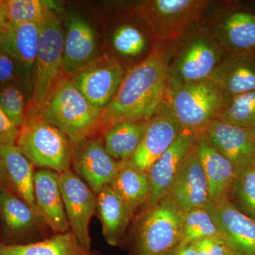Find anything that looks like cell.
<instances>
[{
    "label": "cell",
    "instance_id": "41",
    "mask_svg": "<svg viewBox=\"0 0 255 255\" xmlns=\"http://www.w3.org/2000/svg\"><path fill=\"white\" fill-rule=\"evenodd\" d=\"M225 255H231V253H229V252H228V253H226V254Z\"/></svg>",
    "mask_w": 255,
    "mask_h": 255
},
{
    "label": "cell",
    "instance_id": "36",
    "mask_svg": "<svg viewBox=\"0 0 255 255\" xmlns=\"http://www.w3.org/2000/svg\"><path fill=\"white\" fill-rule=\"evenodd\" d=\"M199 255H225L228 248L221 236H214L193 242Z\"/></svg>",
    "mask_w": 255,
    "mask_h": 255
},
{
    "label": "cell",
    "instance_id": "21",
    "mask_svg": "<svg viewBox=\"0 0 255 255\" xmlns=\"http://www.w3.org/2000/svg\"><path fill=\"white\" fill-rule=\"evenodd\" d=\"M98 58L97 37L91 25L81 16H72L64 41L63 68L65 76L71 78Z\"/></svg>",
    "mask_w": 255,
    "mask_h": 255
},
{
    "label": "cell",
    "instance_id": "39",
    "mask_svg": "<svg viewBox=\"0 0 255 255\" xmlns=\"http://www.w3.org/2000/svg\"><path fill=\"white\" fill-rule=\"evenodd\" d=\"M7 21L4 11H3L2 6H1V1H0V36H1Z\"/></svg>",
    "mask_w": 255,
    "mask_h": 255
},
{
    "label": "cell",
    "instance_id": "12",
    "mask_svg": "<svg viewBox=\"0 0 255 255\" xmlns=\"http://www.w3.org/2000/svg\"><path fill=\"white\" fill-rule=\"evenodd\" d=\"M125 74L117 60L105 55L70 78L92 105L104 110L113 100Z\"/></svg>",
    "mask_w": 255,
    "mask_h": 255
},
{
    "label": "cell",
    "instance_id": "8",
    "mask_svg": "<svg viewBox=\"0 0 255 255\" xmlns=\"http://www.w3.org/2000/svg\"><path fill=\"white\" fill-rule=\"evenodd\" d=\"M202 21L228 54L255 52V13L228 1H209Z\"/></svg>",
    "mask_w": 255,
    "mask_h": 255
},
{
    "label": "cell",
    "instance_id": "26",
    "mask_svg": "<svg viewBox=\"0 0 255 255\" xmlns=\"http://www.w3.org/2000/svg\"><path fill=\"white\" fill-rule=\"evenodd\" d=\"M0 159L8 188L38 216L35 204L33 164L16 145H0Z\"/></svg>",
    "mask_w": 255,
    "mask_h": 255
},
{
    "label": "cell",
    "instance_id": "4",
    "mask_svg": "<svg viewBox=\"0 0 255 255\" xmlns=\"http://www.w3.org/2000/svg\"><path fill=\"white\" fill-rule=\"evenodd\" d=\"M102 111L92 105L67 78L57 87L40 115L47 123L61 130L73 143L96 135Z\"/></svg>",
    "mask_w": 255,
    "mask_h": 255
},
{
    "label": "cell",
    "instance_id": "22",
    "mask_svg": "<svg viewBox=\"0 0 255 255\" xmlns=\"http://www.w3.org/2000/svg\"><path fill=\"white\" fill-rule=\"evenodd\" d=\"M0 215L6 231V239L2 243L27 244L38 241L33 231L44 223L9 188L0 190Z\"/></svg>",
    "mask_w": 255,
    "mask_h": 255
},
{
    "label": "cell",
    "instance_id": "16",
    "mask_svg": "<svg viewBox=\"0 0 255 255\" xmlns=\"http://www.w3.org/2000/svg\"><path fill=\"white\" fill-rule=\"evenodd\" d=\"M166 197L184 214L197 208H206L209 204V187L205 172L194 146L184 159Z\"/></svg>",
    "mask_w": 255,
    "mask_h": 255
},
{
    "label": "cell",
    "instance_id": "23",
    "mask_svg": "<svg viewBox=\"0 0 255 255\" xmlns=\"http://www.w3.org/2000/svg\"><path fill=\"white\" fill-rule=\"evenodd\" d=\"M211 81L223 100L255 90V52L227 54L214 72Z\"/></svg>",
    "mask_w": 255,
    "mask_h": 255
},
{
    "label": "cell",
    "instance_id": "5",
    "mask_svg": "<svg viewBox=\"0 0 255 255\" xmlns=\"http://www.w3.org/2000/svg\"><path fill=\"white\" fill-rule=\"evenodd\" d=\"M16 145L33 166L62 173L70 169L72 144L58 128L26 110Z\"/></svg>",
    "mask_w": 255,
    "mask_h": 255
},
{
    "label": "cell",
    "instance_id": "9",
    "mask_svg": "<svg viewBox=\"0 0 255 255\" xmlns=\"http://www.w3.org/2000/svg\"><path fill=\"white\" fill-rule=\"evenodd\" d=\"M209 0H148L133 11L150 26L156 43H171L202 19Z\"/></svg>",
    "mask_w": 255,
    "mask_h": 255
},
{
    "label": "cell",
    "instance_id": "19",
    "mask_svg": "<svg viewBox=\"0 0 255 255\" xmlns=\"http://www.w3.org/2000/svg\"><path fill=\"white\" fill-rule=\"evenodd\" d=\"M194 149L205 172L210 203L229 200L237 177L236 167L209 142L205 133L196 138Z\"/></svg>",
    "mask_w": 255,
    "mask_h": 255
},
{
    "label": "cell",
    "instance_id": "25",
    "mask_svg": "<svg viewBox=\"0 0 255 255\" xmlns=\"http://www.w3.org/2000/svg\"><path fill=\"white\" fill-rule=\"evenodd\" d=\"M97 211L106 241L112 246L123 243L133 213L119 194L107 186L97 194Z\"/></svg>",
    "mask_w": 255,
    "mask_h": 255
},
{
    "label": "cell",
    "instance_id": "32",
    "mask_svg": "<svg viewBox=\"0 0 255 255\" xmlns=\"http://www.w3.org/2000/svg\"><path fill=\"white\" fill-rule=\"evenodd\" d=\"M221 236L212 216L206 208H197L184 214L179 244L204 238Z\"/></svg>",
    "mask_w": 255,
    "mask_h": 255
},
{
    "label": "cell",
    "instance_id": "35",
    "mask_svg": "<svg viewBox=\"0 0 255 255\" xmlns=\"http://www.w3.org/2000/svg\"><path fill=\"white\" fill-rule=\"evenodd\" d=\"M19 85L26 88L17 64L0 48V87Z\"/></svg>",
    "mask_w": 255,
    "mask_h": 255
},
{
    "label": "cell",
    "instance_id": "38",
    "mask_svg": "<svg viewBox=\"0 0 255 255\" xmlns=\"http://www.w3.org/2000/svg\"><path fill=\"white\" fill-rule=\"evenodd\" d=\"M167 255H199L192 243L179 244Z\"/></svg>",
    "mask_w": 255,
    "mask_h": 255
},
{
    "label": "cell",
    "instance_id": "31",
    "mask_svg": "<svg viewBox=\"0 0 255 255\" xmlns=\"http://www.w3.org/2000/svg\"><path fill=\"white\" fill-rule=\"evenodd\" d=\"M8 21L40 24L52 11L50 1L41 0H0Z\"/></svg>",
    "mask_w": 255,
    "mask_h": 255
},
{
    "label": "cell",
    "instance_id": "17",
    "mask_svg": "<svg viewBox=\"0 0 255 255\" xmlns=\"http://www.w3.org/2000/svg\"><path fill=\"white\" fill-rule=\"evenodd\" d=\"M196 138L194 133L183 129L173 143L151 166L147 172L151 195L145 207L157 204L168 195L183 162L194 147Z\"/></svg>",
    "mask_w": 255,
    "mask_h": 255
},
{
    "label": "cell",
    "instance_id": "11",
    "mask_svg": "<svg viewBox=\"0 0 255 255\" xmlns=\"http://www.w3.org/2000/svg\"><path fill=\"white\" fill-rule=\"evenodd\" d=\"M59 184L71 232L81 246L90 250V223L97 211V195L71 169L59 174Z\"/></svg>",
    "mask_w": 255,
    "mask_h": 255
},
{
    "label": "cell",
    "instance_id": "13",
    "mask_svg": "<svg viewBox=\"0 0 255 255\" xmlns=\"http://www.w3.org/2000/svg\"><path fill=\"white\" fill-rule=\"evenodd\" d=\"M183 128L167 102L157 107L148 120V126L141 143L128 164L142 172H148L151 166L173 143Z\"/></svg>",
    "mask_w": 255,
    "mask_h": 255
},
{
    "label": "cell",
    "instance_id": "14",
    "mask_svg": "<svg viewBox=\"0 0 255 255\" xmlns=\"http://www.w3.org/2000/svg\"><path fill=\"white\" fill-rule=\"evenodd\" d=\"M212 216L228 251L232 255H255V221L229 200L209 203Z\"/></svg>",
    "mask_w": 255,
    "mask_h": 255
},
{
    "label": "cell",
    "instance_id": "2",
    "mask_svg": "<svg viewBox=\"0 0 255 255\" xmlns=\"http://www.w3.org/2000/svg\"><path fill=\"white\" fill-rule=\"evenodd\" d=\"M227 54L201 19L169 43L167 87L211 80Z\"/></svg>",
    "mask_w": 255,
    "mask_h": 255
},
{
    "label": "cell",
    "instance_id": "7",
    "mask_svg": "<svg viewBox=\"0 0 255 255\" xmlns=\"http://www.w3.org/2000/svg\"><path fill=\"white\" fill-rule=\"evenodd\" d=\"M223 100L221 92L211 80L167 87L164 97L182 128L196 137L205 133L209 124L217 118Z\"/></svg>",
    "mask_w": 255,
    "mask_h": 255
},
{
    "label": "cell",
    "instance_id": "40",
    "mask_svg": "<svg viewBox=\"0 0 255 255\" xmlns=\"http://www.w3.org/2000/svg\"><path fill=\"white\" fill-rule=\"evenodd\" d=\"M5 188H8L7 183H6V178H5L1 159H0V190L4 189Z\"/></svg>",
    "mask_w": 255,
    "mask_h": 255
},
{
    "label": "cell",
    "instance_id": "24",
    "mask_svg": "<svg viewBox=\"0 0 255 255\" xmlns=\"http://www.w3.org/2000/svg\"><path fill=\"white\" fill-rule=\"evenodd\" d=\"M111 42L117 55L114 59L118 62L119 58L134 61L135 65L147 58L157 46L145 20L140 24L130 21L118 23L112 32Z\"/></svg>",
    "mask_w": 255,
    "mask_h": 255
},
{
    "label": "cell",
    "instance_id": "42",
    "mask_svg": "<svg viewBox=\"0 0 255 255\" xmlns=\"http://www.w3.org/2000/svg\"><path fill=\"white\" fill-rule=\"evenodd\" d=\"M254 163H255V159H254Z\"/></svg>",
    "mask_w": 255,
    "mask_h": 255
},
{
    "label": "cell",
    "instance_id": "1",
    "mask_svg": "<svg viewBox=\"0 0 255 255\" xmlns=\"http://www.w3.org/2000/svg\"><path fill=\"white\" fill-rule=\"evenodd\" d=\"M169 43H157L145 60L128 69L110 105L102 111L100 130L126 121H148L165 97Z\"/></svg>",
    "mask_w": 255,
    "mask_h": 255
},
{
    "label": "cell",
    "instance_id": "6",
    "mask_svg": "<svg viewBox=\"0 0 255 255\" xmlns=\"http://www.w3.org/2000/svg\"><path fill=\"white\" fill-rule=\"evenodd\" d=\"M184 213L165 197L139 216L130 255H167L179 246Z\"/></svg>",
    "mask_w": 255,
    "mask_h": 255
},
{
    "label": "cell",
    "instance_id": "29",
    "mask_svg": "<svg viewBox=\"0 0 255 255\" xmlns=\"http://www.w3.org/2000/svg\"><path fill=\"white\" fill-rule=\"evenodd\" d=\"M148 121H126L112 126L104 132V144L114 158H131L145 136Z\"/></svg>",
    "mask_w": 255,
    "mask_h": 255
},
{
    "label": "cell",
    "instance_id": "20",
    "mask_svg": "<svg viewBox=\"0 0 255 255\" xmlns=\"http://www.w3.org/2000/svg\"><path fill=\"white\" fill-rule=\"evenodd\" d=\"M37 213L54 234L70 231L62 198L59 173L50 169L36 171L33 179Z\"/></svg>",
    "mask_w": 255,
    "mask_h": 255
},
{
    "label": "cell",
    "instance_id": "28",
    "mask_svg": "<svg viewBox=\"0 0 255 255\" xmlns=\"http://www.w3.org/2000/svg\"><path fill=\"white\" fill-rule=\"evenodd\" d=\"M120 162L121 168L110 186L135 214L150 199V178L147 172L138 170L126 161Z\"/></svg>",
    "mask_w": 255,
    "mask_h": 255
},
{
    "label": "cell",
    "instance_id": "10",
    "mask_svg": "<svg viewBox=\"0 0 255 255\" xmlns=\"http://www.w3.org/2000/svg\"><path fill=\"white\" fill-rule=\"evenodd\" d=\"M71 144L74 172L97 195L112 184L122 164L107 152L102 137L93 135Z\"/></svg>",
    "mask_w": 255,
    "mask_h": 255
},
{
    "label": "cell",
    "instance_id": "30",
    "mask_svg": "<svg viewBox=\"0 0 255 255\" xmlns=\"http://www.w3.org/2000/svg\"><path fill=\"white\" fill-rule=\"evenodd\" d=\"M217 118L233 125L255 129V90L223 100Z\"/></svg>",
    "mask_w": 255,
    "mask_h": 255
},
{
    "label": "cell",
    "instance_id": "37",
    "mask_svg": "<svg viewBox=\"0 0 255 255\" xmlns=\"http://www.w3.org/2000/svg\"><path fill=\"white\" fill-rule=\"evenodd\" d=\"M19 127L15 125L0 108V145H16Z\"/></svg>",
    "mask_w": 255,
    "mask_h": 255
},
{
    "label": "cell",
    "instance_id": "27",
    "mask_svg": "<svg viewBox=\"0 0 255 255\" xmlns=\"http://www.w3.org/2000/svg\"><path fill=\"white\" fill-rule=\"evenodd\" d=\"M0 255H102L84 248L71 231L27 244L0 243Z\"/></svg>",
    "mask_w": 255,
    "mask_h": 255
},
{
    "label": "cell",
    "instance_id": "34",
    "mask_svg": "<svg viewBox=\"0 0 255 255\" xmlns=\"http://www.w3.org/2000/svg\"><path fill=\"white\" fill-rule=\"evenodd\" d=\"M22 88L19 85L0 87V108L19 128L24 122L27 110Z\"/></svg>",
    "mask_w": 255,
    "mask_h": 255
},
{
    "label": "cell",
    "instance_id": "33",
    "mask_svg": "<svg viewBox=\"0 0 255 255\" xmlns=\"http://www.w3.org/2000/svg\"><path fill=\"white\" fill-rule=\"evenodd\" d=\"M229 201L255 221V165L254 162L237 173Z\"/></svg>",
    "mask_w": 255,
    "mask_h": 255
},
{
    "label": "cell",
    "instance_id": "15",
    "mask_svg": "<svg viewBox=\"0 0 255 255\" xmlns=\"http://www.w3.org/2000/svg\"><path fill=\"white\" fill-rule=\"evenodd\" d=\"M205 134L208 140L236 167L237 173L254 162L255 129L215 119Z\"/></svg>",
    "mask_w": 255,
    "mask_h": 255
},
{
    "label": "cell",
    "instance_id": "18",
    "mask_svg": "<svg viewBox=\"0 0 255 255\" xmlns=\"http://www.w3.org/2000/svg\"><path fill=\"white\" fill-rule=\"evenodd\" d=\"M40 26L7 21L0 36V48L17 64L31 96L33 70L38 52Z\"/></svg>",
    "mask_w": 255,
    "mask_h": 255
},
{
    "label": "cell",
    "instance_id": "3",
    "mask_svg": "<svg viewBox=\"0 0 255 255\" xmlns=\"http://www.w3.org/2000/svg\"><path fill=\"white\" fill-rule=\"evenodd\" d=\"M38 52L33 70L31 98L27 110L40 114L57 87L67 78L64 74V36L59 18L53 11L39 24Z\"/></svg>",
    "mask_w": 255,
    "mask_h": 255
}]
</instances>
